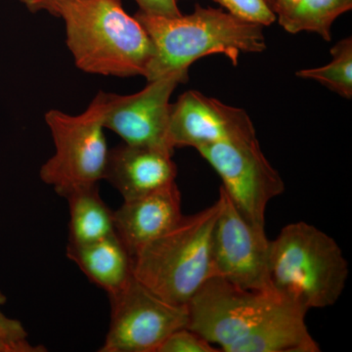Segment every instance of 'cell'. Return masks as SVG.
Masks as SVG:
<instances>
[{
    "label": "cell",
    "instance_id": "cell-7",
    "mask_svg": "<svg viewBox=\"0 0 352 352\" xmlns=\"http://www.w3.org/2000/svg\"><path fill=\"white\" fill-rule=\"evenodd\" d=\"M217 171L221 188L250 224L265 231L268 203L285 191V183L261 151L258 138L226 141L196 149Z\"/></svg>",
    "mask_w": 352,
    "mask_h": 352
},
{
    "label": "cell",
    "instance_id": "cell-13",
    "mask_svg": "<svg viewBox=\"0 0 352 352\" xmlns=\"http://www.w3.org/2000/svg\"><path fill=\"white\" fill-rule=\"evenodd\" d=\"M173 154L155 148L124 143L109 152L104 179L124 201L139 198L175 182L177 166Z\"/></svg>",
    "mask_w": 352,
    "mask_h": 352
},
{
    "label": "cell",
    "instance_id": "cell-9",
    "mask_svg": "<svg viewBox=\"0 0 352 352\" xmlns=\"http://www.w3.org/2000/svg\"><path fill=\"white\" fill-rule=\"evenodd\" d=\"M212 233L214 276L250 291L273 292L268 275L270 240L265 231L250 224L223 189Z\"/></svg>",
    "mask_w": 352,
    "mask_h": 352
},
{
    "label": "cell",
    "instance_id": "cell-17",
    "mask_svg": "<svg viewBox=\"0 0 352 352\" xmlns=\"http://www.w3.org/2000/svg\"><path fill=\"white\" fill-rule=\"evenodd\" d=\"M351 8L352 0H302L278 22L289 34L314 32L330 41L333 23Z\"/></svg>",
    "mask_w": 352,
    "mask_h": 352
},
{
    "label": "cell",
    "instance_id": "cell-12",
    "mask_svg": "<svg viewBox=\"0 0 352 352\" xmlns=\"http://www.w3.org/2000/svg\"><path fill=\"white\" fill-rule=\"evenodd\" d=\"M182 194L176 182L148 195L124 201L113 212L116 233L132 258L182 219Z\"/></svg>",
    "mask_w": 352,
    "mask_h": 352
},
{
    "label": "cell",
    "instance_id": "cell-15",
    "mask_svg": "<svg viewBox=\"0 0 352 352\" xmlns=\"http://www.w3.org/2000/svg\"><path fill=\"white\" fill-rule=\"evenodd\" d=\"M66 256L108 296L119 293L134 277L133 259L117 233L88 244H68Z\"/></svg>",
    "mask_w": 352,
    "mask_h": 352
},
{
    "label": "cell",
    "instance_id": "cell-24",
    "mask_svg": "<svg viewBox=\"0 0 352 352\" xmlns=\"http://www.w3.org/2000/svg\"><path fill=\"white\" fill-rule=\"evenodd\" d=\"M302 0H274L272 6V10L276 16H281L289 12V10L298 6Z\"/></svg>",
    "mask_w": 352,
    "mask_h": 352
},
{
    "label": "cell",
    "instance_id": "cell-18",
    "mask_svg": "<svg viewBox=\"0 0 352 352\" xmlns=\"http://www.w3.org/2000/svg\"><path fill=\"white\" fill-rule=\"evenodd\" d=\"M333 60L320 68L296 72L298 78H311L325 85L336 94L351 99L352 97V38L338 41L331 50Z\"/></svg>",
    "mask_w": 352,
    "mask_h": 352
},
{
    "label": "cell",
    "instance_id": "cell-5",
    "mask_svg": "<svg viewBox=\"0 0 352 352\" xmlns=\"http://www.w3.org/2000/svg\"><path fill=\"white\" fill-rule=\"evenodd\" d=\"M108 94L100 91L85 112L72 116L59 110L45 113L55 153L43 164L39 176L61 197L104 179L109 152L105 120Z\"/></svg>",
    "mask_w": 352,
    "mask_h": 352
},
{
    "label": "cell",
    "instance_id": "cell-1",
    "mask_svg": "<svg viewBox=\"0 0 352 352\" xmlns=\"http://www.w3.org/2000/svg\"><path fill=\"white\" fill-rule=\"evenodd\" d=\"M134 17L154 45L144 76L148 82L173 73L188 76L189 67L208 55H226L237 66L241 53L266 50L261 25L237 19L221 9L197 6L193 13L178 17L139 10Z\"/></svg>",
    "mask_w": 352,
    "mask_h": 352
},
{
    "label": "cell",
    "instance_id": "cell-3",
    "mask_svg": "<svg viewBox=\"0 0 352 352\" xmlns=\"http://www.w3.org/2000/svg\"><path fill=\"white\" fill-rule=\"evenodd\" d=\"M268 275L276 295L307 312L339 300L349 268L335 239L300 221L285 226L270 241Z\"/></svg>",
    "mask_w": 352,
    "mask_h": 352
},
{
    "label": "cell",
    "instance_id": "cell-21",
    "mask_svg": "<svg viewBox=\"0 0 352 352\" xmlns=\"http://www.w3.org/2000/svg\"><path fill=\"white\" fill-rule=\"evenodd\" d=\"M210 342L187 327L171 333L160 344L156 352H217Z\"/></svg>",
    "mask_w": 352,
    "mask_h": 352
},
{
    "label": "cell",
    "instance_id": "cell-20",
    "mask_svg": "<svg viewBox=\"0 0 352 352\" xmlns=\"http://www.w3.org/2000/svg\"><path fill=\"white\" fill-rule=\"evenodd\" d=\"M229 14L244 22L261 25H272L276 14L265 0H214Z\"/></svg>",
    "mask_w": 352,
    "mask_h": 352
},
{
    "label": "cell",
    "instance_id": "cell-11",
    "mask_svg": "<svg viewBox=\"0 0 352 352\" xmlns=\"http://www.w3.org/2000/svg\"><path fill=\"white\" fill-rule=\"evenodd\" d=\"M173 149L256 138L251 118L240 108L226 105L196 90L171 104L168 131Z\"/></svg>",
    "mask_w": 352,
    "mask_h": 352
},
{
    "label": "cell",
    "instance_id": "cell-4",
    "mask_svg": "<svg viewBox=\"0 0 352 352\" xmlns=\"http://www.w3.org/2000/svg\"><path fill=\"white\" fill-rule=\"evenodd\" d=\"M220 199L187 215L133 256V276L166 302L187 305L214 276L212 244Z\"/></svg>",
    "mask_w": 352,
    "mask_h": 352
},
{
    "label": "cell",
    "instance_id": "cell-10",
    "mask_svg": "<svg viewBox=\"0 0 352 352\" xmlns=\"http://www.w3.org/2000/svg\"><path fill=\"white\" fill-rule=\"evenodd\" d=\"M188 76L173 73L148 82L138 94H108L104 126L120 136L124 143L144 146L170 153L168 142L171 94Z\"/></svg>",
    "mask_w": 352,
    "mask_h": 352
},
{
    "label": "cell",
    "instance_id": "cell-22",
    "mask_svg": "<svg viewBox=\"0 0 352 352\" xmlns=\"http://www.w3.org/2000/svg\"><path fill=\"white\" fill-rule=\"evenodd\" d=\"M139 10L150 15L162 17H178L182 15L176 0H135Z\"/></svg>",
    "mask_w": 352,
    "mask_h": 352
},
{
    "label": "cell",
    "instance_id": "cell-6",
    "mask_svg": "<svg viewBox=\"0 0 352 352\" xmlns=\"http://www.w3.org/2000/svg\"><path fill=\"white\" fill-rule=\"evenodd\" d=\"M284 302L274 292L250 291L212 276L187 303L186 327L226 352Z\"/></svg>",
    "mask_w": 352,
    "mask_h": 352
},
{
    "label": "cell",
    "instance_id": "cell-8",
    "mask_svg": "<svg viewBox=\"0 0 352 352\" xmlns=\"http://www.w3.org/2000/svg\"><path fill=\"white\" fill-rule=\"evenodd\" d=\"M109 298L110 328L100 352H156L171 333L188 323L187 305L162 300L134 277Z\"/></svg>",
    "mask_w": 352,
    "mask_h": 352
},
{
    "label": "cell",
    "instance_id": "cell-16",
    "mask_svg": "<svg viewBox=\"0 0 352 352\" xmlns=\"http://www.w3.org/2000/svg\"><path fill=\"white\" fill-rule=\"evenodd\" d=\"M64 198L69 203V244H88L116 233L113 212L102 200L98 184L73 190Z\"/></svg>",
    "mask_w": 352,
    "mask_h": 352
},
{
    "label": "cell",
    "instance_id": "cell-25",
    "mask_svg": "<svg viewBox=\"0 0 352 352\" xmlns=\"http://www.w3.org/2000/svg\"><path fill=\"white\" fill-rule=\"evenodd\" d=\"M266 2H267L268 4H270L271 8H272L273 2H274V0H265Z\"/></svg>",
    "mask_w": 352,
    "mask_h": 352
},
{
    "label": "cell",
    "instance_id": "cell-14",
    "mask_svg": "<svg viewBox=\"0 0 352 352\" xmlns=\"http://www.w3.org/2000/svg\"><path fill=\"white\" fill-rule=\"evenodd\" d=\"M307 314L285 300L226 352H319L305 324Z\"/></svg>",
    "mask_w": 352,
    "mask_h": 352
},
{
    "label": "cell",
    "instance_id": "cell-19",
    "mask_svg": "<svg viewBox=\"0 0 352 352\" xmlns=\"http://www.w3.org/2000/svg\"><path fill=\"white\" fill-rule=\"evenodd\" d=\"M6 298L0 292V308ZM43 346H32L28 340V333L20 321L9 318L0 309V352H44Z\"/></svg>",
    "mask_w": 352,
    "mask_h": 352
},
{
    "label": "cell",
    "instance_id": "cell-2",
    "mask_svg": "<svg viewBox=\"0 0 352 352\" xmlns=\"http://www.w3.org/2000/svg\"><path fill=\"white\" fill-rule=\"evenodd\" d=\"M76 66L94 75L145 76L154 45L120 0H67L59 6Z\"/></svg>",
    "mask_w": 352,
    "mask_h": 352
},
{
    "label": "cell",
    "instance_id": "cell-23",
    "mask_svg": "<svg viewBox=\"0 0 352 352\" xmlns=\"http://www.w3.org/2000/svg\"><path fill=\"white\" fill-rule=\"evenodd\" d=\"M19 1L24 4L28 10L31 11L32 13L45 11L56 17L58 8L67 0H19Z\"/></svg>",
    "mask_w": 352,
    "mask_h": 352
}]
</instances>
